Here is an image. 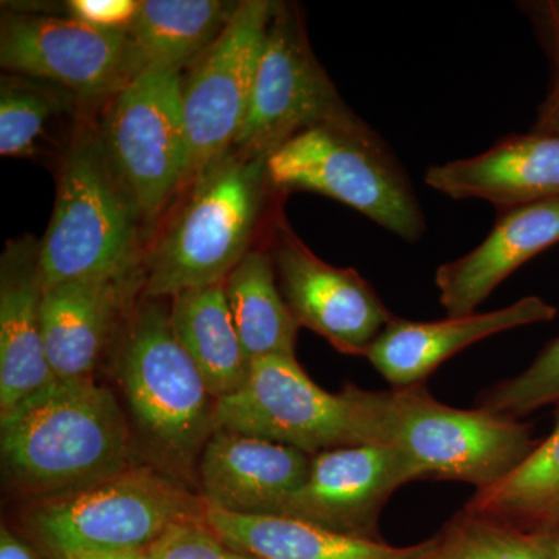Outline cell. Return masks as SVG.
I'll list each match as a JSON object with an SVG mask.
<instances>
[{
    "instance_id": "obj_1",
    "label": "cell",
    "mask_w": 559,
    "mask_h": 559,
    "mask_svg": "<svg viewBox=\"0 0 559 559\" xmlns=\"http://www.w3.org/2000/svg\"><path fill=\"white\" fill-rule=\"evenodd\" d=\"M0 448L11 487L38 500L135 462L127 412L95 378H55L0 415Z\"/></svg>"
},
{
    "instance_id": "obj_2",
    "label": "cell",
    "mask_w": 559,
    "mask_h": 559,
    "mask_svg": "<svg viewBox=\"0 0 559 559\" xmlns=\"http://www.w3.org/2000/svg\"><path fill=\"white\" fill-rule=\"evenodd\" d=\"M205 500L150 462L40 499L24 518L39 559L146 551L178 525L204 521Z\"/></svg>"
},
{
    "instance_id": "obj_3",
    "label": "cell",
    "mask_w": 559,
    "mask_h": 559,
    "mask_svg": "<svg viewBox=\"0 0 559 559\" xmlns=\"http://www.w3.org/2000/svg\"><path fill=\"white\" fill-rule=\"evenodd\" d=\"M116 374L148 462L190 485L216 430V400L173 331L170 310L146 300L132 312Z\"/></svg>"
},
{
    "instance_id": "obj_4",
    "label": "cell",
    "mask_w": 559,
    "mask_h": 559,
    "mask_svg": "<svg viewBox=\"0 0 559 559\" xmlns=\"http://www.w3.org/2000/svg\"><path fill=\"white\" fill-rule=\"evenodd\" d=\"M267 159L231 146L191 182L182 209L151 252L143 299H173L226 282L252 250L271 186Z\"/></svg>"
},
{
    "instance_id": "obj_5",
    "label": "cell",
    "mask_w": 559,
    "mask_h": 559,
    "mask_svg": "<svg viewBox=\"0 0 559 559\" xmlns=\"http://www.w3.org/2000/svg\"><path fill=\"white\" fill-rule=\"evenodd\" d=\"M267 175L275 189L340 201L401 240L417 242L425 234V213L406 171L352 112L283 143L267 159Z\"/></svg>"
},
{
    "instance_id": "obj_6",
    "label": "cell",
    "mask_w": 559,
    "mask_h": 559,
    "mask_svg": "<svg viewBox=\"0 0 559 559\" xmlns=\"http://www.w3.org/2000/svg\"><path fill=\"white\" fill-rule=\"evenodd\" d=\"M374 415L378 443L403 451L419 480L463 481L477 491L509 477L538 444L527 423L484 407L455 409L425 382L374 392Z\"/></svg>"
},
{
    "instance_id": "obj_7",
    "label": "cell",
    "mask_w": 559,
    "mask_h": 559,
    "mask_svg": "<svg viewBox=\"0 0 559 559\" xmlns=\"http://www.w3.org/2000/svg\"><path fill=\"white\" fill-rule=\"evenodd\" d=\"M142 221L102 139H81L62 162L53 215L39 242L44 288L142 271Z\"/></svg>"
},
{
    "instance_id": "obj_8",
    "label": "cell",
    "mask_w": 559,
    "mask_h": 559,
    "mask_svg": "<svg viewBox=\"0 0 559 559\" xmlns=\"http://www.w3.org/2000/svg\"><path fill=\"white\" fill-rule=\"evenodd\" d=\"M216 429L235 430L316 455L378 443L373 390L320 388L296 358L270 356L250 364L238 392L216 401Z\"/></svg>"
},
{
    "instance_id": "obj_9",
    "label": "cell",
    "mask_w": 559,
    "mask_h": 559,
    "mask_svg": "<svg viewBox=\"0 0 559 559\" xmlns=\"http://www.w3.org/2000/svg\"><path fill=\"white\" fill-rule=\"evenodd\" d=\"M179 72H146L114 95L102 143L143 221H154L187 186L186 124Z\"/></svg>"
},
{
    "instance_id": "obj_10",
    "label": "cell",
    "mask_w": 559,
    "mask_h": 559,
    "mask_svg": "<svg viewBox=\"0 0 559 559\" xmlns=\"http://www.w3.org/2000/svg\"><path fill=\"white\" fill-rule=\"evenodd\" d=\"M275 9L277 2L271 0L240 2L219 38L183 76L187 183L229 151L240 134Z\"/></svg>"
},
{
    "instance_id": "obj_11",
    "label": "cell",
    "mask_w": 559,
    "mask_h": 559,
    "mask_svg": "<svg viewBox=\"0 0 559 559\" xmlns=\"http://www.w3.org/2000/svg\"><path fill=\"white\" fill-rule=\"evenodd\" d=\"M348 112L312 53L299 13L277 2L235 148L270 157L299 132Z\"/></svg>"
},
{
    "instance_id": "obj_12",
    "label": "cell",
    "mask_w": 559,
    "mask_h": 559,
    "mask_svg": "<svg viewBox=\"0 0 559 559\" xmlns=\"http://www.w3.org/2000/svg\"><path fill=\"white\" fill-rule=\"evenodd\" d=\"M0 64L83 97L119 94L142 75L127 31L94 27L73 17H3Z\"/></svg>"
},
{
    "instance_id": "obj_13",
    "label": "cell",
    "mask_w": 559,
    "mask_h": 559,
    "mask_svg": "<svg viewBox=\"0 0 559 559\" xmlns=\"http://www.w3.org/2000/svg\"><path fill=\"white\" fill-rule=\"evenodd\" d=\"M280 293L299 326L347 356H364L393 318L373 286L353 267H336L278 221L271 250Z\"/></svg>"
},
{
    "instance_id": "obj_14",
    "label": "cell",
    "mask_w": 559,
    "mask_h": 559,
    "mask_svg": "<svg viewBox=\"0 0 559 559\" xmlns=\"http://www.w3.org/2000/svg\"><path fill=\"white\" fill-rule=\"evenodd\" d=\"M419 480L417 469L399 448L359 444L311 455L307 480L283 502L277 516L318 527L382 540L381 514L404 485Z\"/></svg>"
},
{
    "instance_id": "obj_15",
    "label": "cell",
    "mask_w": 559,
    "mask_h": 559,
    "mask_svg": "<svg viewBox=\"0 0 559 559\" xmlns=\"http://www.w3.org/2000/svg\"><path fill=\"white\" fill-rule=\"evenodd\" d=\"M311 455L275 441L216 429L198 463L200 495L238 514H277L307 480Z\"/></svg>"
},
{
    "instance_id": "obj_16",
    "label": "cell",
    "mask_w": 559,
    "mask_h": 559,
    "mask_svg": "<svg viewBox=\"0 0 559 559\" xmlns=\"http://www.w3.org/2000/svg\"><path fill=\"white\" fill-rule=\"evenodd\" d=\"M557 308L539 297L530 296L489 312L432 320L390 319L367 359L393 389L423 384L430 373L462 349L533 323L551 322Z\"/></svg>"
},
{
    "instance_id": "obj_17",
    "label": "cell",
    "mask_w": 559,
    "mask_h": 559,
    "mask_svg": "<svg viewBox=\"0 0 559 559\" xmlns=\"http://www.w3.org/2000/svg\"><path fill=\"white\" fill-rule=\"evenodd\" d=\"M145 270L127 277L84 280L44 288V344L57 380L94 378L123 312L143 293Z\"/></svg>"
},
{
    "instance_id": "obj_18",
    "label": "cell",
    "mask_w": 559,
    "mask_h": 559,
    "mask_svg": "<svg viewBox=\"0 0 559 559\" xmlns=\"http://www.w3.org/2000/svg\"><path fill=\"white\" fill-rule=\"evenodd\" d=\"M425 182L452 200L503 210L559 200V139L538 131L509 135L476 156L433 165Z\"/></svg>"
},
{
    "instance_id": "obj_19",
    "label": "cell",
    "mask_w": 559,
    "mask_h": 559,
    "mask_svg": "<svg viewBox=\"0 0 559 559\" xmlns=\"http://www.w3.org/2000/svg\"><path fill=\"white\" fill-rule=\"evenodd\" d=\"M559 242V200L506 209L488 237L436 274L440 301L450 318L469 316L500 283Z\"/></svg>"
},
{
    "instance_id": "obj_20",
    "label": "cell",
    "mask_w": 559,
    "mask_h": 559,
    "mask_svg": "<svg viewBox=\"0 0 559 559\" xmlns=\"http://www.w3.org/2000/svg\"><path fill=\"white\" fill-rule=\"evenodd\" d=\"M39 242L10 241L0 260V415L55 380L44 344Z\"/></svg>"
},
{
    "instance_id": "obj_21",
    "label": "cell",
    "mask_w": 559,
    "mask_h": 559,
    "mask_svg": "<svg viewBox=\"0 0 559 559\" xmlns=\"http://www.w3.org/2000/svg\"><path fill=\"white\" fill-rule=\"evenodd\" d=\"M204 524L255 559H428L433 536L414 546L356 538L277 514L229 513L205 502Z\"/></svg>"
},
{
    "instance_id": "obj_22",
    "label": "cell",
    "mask_w": 559,
    "mask_h": 559,
    "mask_svg": "<svg viewBox=\"0 0 559 559\" xmlns=\"http://www.w3.org/2000/svg\"><path fill=\"white\" fill-rule=\"evenodd\" d=\"M240 2L143 0L127 28L146 72H182L219 38Z\"/></svg>"
},
{
    "instance_id": "obj_23",
    "label": "cell",
    "mask_w": 559,
    "mask_h": 559,
    "mask_svg": "<svg viewBox=\"0 0 559 559\" xmlns=\"http://www.w3.org/2000/svg\"><path fill=\"white\" fill-rule=\"evenodd\" d=\"M170 320L179 344L197 364L216 400L245 385L250 360L235 329L224 283L173 297Z\"/></svg>"
},
{
    "instance_id": "obj_24",
    "label": "cell",
    "mask_w": 559,
    "mask_h": 559,
    "mask_svg": "<svg viewBox=\"0 0 559 559\" xmlns=\"http://www.w3.org/2000/svg\"><path fill=\"white\" fill-rule=\"evenodd\" d=\"M235 329L250 360L296 358L299 323L280 293L271 253L252 249L224 282Z\"/></svg>"
},
{
    "instance_id": "obj_25",
    "label": "cell",
    "mask_w": 559,
    "mask_h": 559,
    "mask_svg": "<svg viewBox=\"0 0 559 559\" xmlns=\"http://www.w3.org/2000/svg\"><path fill=\"white\" fill-rule=\"evenodd\" d=\"M465 509L528 532L559 533V414L550 436L509 477L476 491Z\"/></svg>"
},
{
    "instance_id": "obj_26",
    "label": "cell",
    "mask_w": 559,
    "mask_h": 559,
    "mask_svg": "<svg viewBox=\"0 0 559 559\" xmlns=\"http://www.w3.org/2000/svg\"><path fill=\"white\" fill-rule=\"evenodd\" d=\"M559 533L528 532L463 509L433 536L428 559H558Z\"/></svg>"
},
{
    "instance_id": "obj_27",
    "label": "cell",
    "mask_w": 559,
    "mask_h": 559,
    "mask_svg": "<svg viewBox=\"0 0 559 559\" xmlns=\"http://www.w3.org/2000/svg\"><path fill=\"white\" fill-rule=\"evenodd\" d=\"M55 92L20 80H2L0 90V154L31 157L44 124L64 108Z\"/></svg>"
},
{
    "instance_id": "obj_28",
    "label": "cell",
    "mask_w": 559,
    "mask_h": 559,
    "mask_svg": "<svg viewBox=\"0 0 559 559\" xmlns=\"http://www.w3.org/2000/svg\"><path fill=\"white\" fill-rule=\"evenodd\" d=\"M559 403V337L550 342L528 369L500 381L480 396V407L520 419Z\"/></svg>"
},
{
    "instance_id": "obj_29",
    "label": "cell",
    "mask_w": 559,
    "mask_h": 559,
    "mask_svg": "<svg viewBox=\"0 0 559 559\" xmlns=\"http://www.w3.org/2000/svg\"><path fill=\"white\" fill-rule=\"evenodd\" d=\"M146 559H255L219 539L202 522L178 525L145 551Z\"/></svg>"
},
{
    "instance_id": "obj_30",
    "label": "cell",
    "mask_w": 559,
    "mask_h": 559,
    "mask_svg": "<svg viewBox=\"0 0 559 559\" xmlns=\"http://www.w3.org/2000/svg\"><path fill=\"white\" fill-rule=\"evenodd\" d=\"M73 20L86 22L94 27L110 31H127L138 14L139 0H70L68 3Z\"/></svg>"
},
{
    "instance_id": "obj_31",
    "label": "cell",
    "mask_w": 559,
    "mask_h": 559,
    "mask_svg": "<svg viewBox=\"0 0 559 559\" xmlns=\"http://www.w3.org/2000/svg\"><path fill=\"white\" fill-rule=\"evenodd\" d=\"M535 131L559 139V64L557 66V75H555L554 87H551L549 97L540 106Z\"/></svg>"
},
{
    "instance_id": "obj_32",
    "label": "cell",
    "mask_w": 559,
    "mask_h": 559,
    "mask_svg": "<svg viewBox=\"0 0 559 559\" xmlns=\"http://www.w3.org/2000/svg\"><path fill=\"white\" fill-rule=\"evenodd\" d=\"M0 559H39L38 554L11 528H0Z\"/></svg>"
},
{
    "instance_id": "obj_33",
    "label": "cell",
    "mask_w": 559,
    "mask_h": 559,
    "mask_svg": "<svg viewBox=\"0 0 559 559\" xmlns=\"http://www.w3.org/2000/svg\"><path fill=\"white\" fill-rule=\"evenodd\" d=\"M547 27H549L551 47H554L555 64H559V0L544 3Z\"/></svg>"
},
{
    "instance_id": "obj_34",
    "label": "cell",
    "mask_w": 559,
    "mask_h": 559,
    "mask_svg": "<svg viewBox=\"0 0 559 559\" xmlns=\"http://www.w3.org/2000/svg\"><path fill=\"white\" fill-rule=\"evenodd\" d=\"M75 559H146L145 551H124V554L92 555Z\"/></svg>"
},
{
    "instance_id": "obj_35",
    "label": "cell",
    "mask_w": 559,
    "mask_h": 559,
    "mask_svg": "<svg viewBox=\"0 0 559 559\" xmlns=\"http://www.w3.org/2000/svg\"><path fill=\"white\" fill-rule=\"evenodd\" d=\"M558 559H559V540H558Z\"/></svg>"
}]
</instances>
